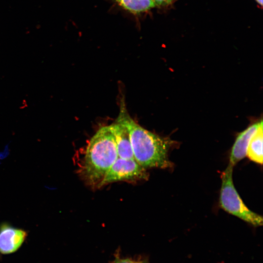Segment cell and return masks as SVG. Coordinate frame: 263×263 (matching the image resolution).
Returning <instances> with one entry per match:
<instances>
[{
    "mask_svg": "<svg viewBox=\"0 0 263 263\" xmlns=\"http://www.w3.org/2000/svg\"><path fill=\"white\" fill-rule=\"evenodd\" d=\"M120 105L118 116L129 132L134 159L146 169L172 168L173 164L168 154L176 142L152 133L136 123L129 114L124 98Z\"/></svg>",
    "mask_w": 263,
    "mask_h": 263,
    "instance_id": "obj_1",
    "label": "cell"
},
{
    "mask_svg": "<svg viewBox=\"0 0 263 263\" xmlns=\"http://www.w3.org/2000/svg\"><path fill=\"white\" fill-rule=\"evenodd\" d=\"M118 157L111 125L99 129L91 138L80 164L78 172L84 182L93 188L100 185Z\"/></svg>",
    "mask_w": 263,
    "mask_h": 263,
    "instance_id": "obj_2",
    "label": "cell"
},
{
    "mask_svg": "<svg viewBox=\"0 0 263 263\" xmlns=\"http://www.w3.org/2000/svg\"><path fill=\"white\" fill-rule=\"evenodd\" d=\"M234 167L228 163L221 173L220 207L225 211L254 226L263 225V217L248 208L236 190L233 180Z\"/></svg>",
    "mask_w": 263,
    "mask_h": 263,
    "instance_id": "obj_3",
    "label": "cell"
},
{
    "mask_svg": "<svg viewBox=\"0 0 263 263\" xmlns=\"http://www.w3.org/2000/svg\"><path fill=\"white\" fill-rule=\"evenodd\" d=\"M146 169L134 159L118 157L103 179L100 187L117 181L135 182L148 178Z\"/></svg>",
    "mask_w": 263,
    "mask_h": 263,
    "instance_id": "obj_4",
    "label": "cell"
},
{
    "mask_svg": "<svg viewBox=\"0 0 263 263\" xmlns=\"http://www.w3.org/2000/svg\"><path fill=\"white\" fill-rule=\"evenodd\" d=\"M27 236L26 231L7 223L0 225V253L7 255L17 251Z\"/></svg>",
    "mask_w": 263,
    "mask_h": 263,
    "instance_id": "obj_5",
    "label": "cell"
},
{
    "mask_svg": "<svg viewBox=\"0 0 263 263\" xmlns=\"http://www.w3.org/2000/svg\"><path fill=\"white\" fill-rule=\"evenodd\" d=\"M262 124V120L257 121L238 134L231 148L228 163L234 166L246 156L249 142Z\"/></svg>",
    "mask_w": 263,
    "mask_h": 263,
    "instance_id": "obj_6",
    "label": "cell"
},
{
    "mask_svg": "<svg viewBox=\"0 0 263 263\" xmlns=\"http://www.w3.org/2000/svg\"><path fill=\"white\" fill-rule=\"evenodd\" d=\"M111 126L118 157L124 159H134L129 132L121 118L118 116L115 122Z\"/></svg>",
    "mask_w": 263,
    "mask_h": 263,
    "instance_id": "obj_7",
    "label": "cell"
},
{
    "mask_svg": "<svg viewBox=\"0 0 263 263\" xmlns=\"http://www.w3.org/2000/svg\"><path fill=\"white\" fill-rule=\"evenodd\" d=\"M263 126L262 124L252 137L246 151V156L252 161L263 164Z\"/></svg>",
    "mask_w": 263,
    "mask_h": 263,
    "instance_id": "obj_8",
    "label": "cell"
},
{
    "mask_svg": "<svg viewBox=\"0 0 263 263\" xmlns=\"http://www.w3.org/2000/svg\"><path fill=\"white\" fill-rule=\"evenodd\" d=\"M121 7L134 14L145 12L156 6L153 0H115Z\"/></svg>",
    "mask_w": 263,
    "mask_h": 263,
    "instance_id": "obj_9",
    "label": "cell"
},
{
    "mask_svg": "<svg viewBox=\"0 0 263 263\" xmlns=\"http://www.w3.org/2000/svg\"><path fill=\"white\" fill-rule=\"evenodd\" d=\"M156 6H166L174 2L176 0H153Z\"/></svg>",
    "mask_w": 263,
    "mask_h": 263,
    "instance_id": "obj_10",
    "label": "cell"
},
{
    "mask_svg": "<svg viewBox=\"0 0 263 263\" xmlns=\"http://www.w3.org/2000/svg\"><path fill=\"white\" fill-rule=\"evenodd\" d=\"M113 263H141L133 261L129 258H116Z\"/></svg>",
    "mask_w": 263,
    "mask_h": 263,
    "instance_id": "obj_11",
    "label": "cell"
},
{
    "mask_svg": "<svg viewBox=\"0 0 263 263\" xmlns=\"http://www.w3.org/2000/svg\"><path fill=\"white\" fill-rule=\"evenodd\" d=\"M258 4H259L261 7L263 6V0H255Z\"/></svg>",
    "mask_w": 263,
    "mask_h": 263,
    "instance_id": "obj_12",
    "label": "cell"
},
{
    "mask_svg": "<svg viewBox=\"0 0 263 263\" xmlns=\"http://www.w3.org/2000/svg\"><path fill=\"white\" fill-rule=\"evenodd\" d=\"M141 263H147L146 262H141Z\"/></svg>",
    "mask_w": 263,
    "mask_h": 263,
    "instance_id": "obj_13",
    "label": "cell"
}]
</instances>
